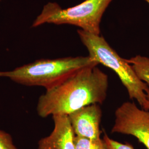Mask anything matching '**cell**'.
Returning a JSON list of instances; mask_svg holds the SVG:
<instances>
[{"instance_id": "obj_7", "label": "cell", "mask_w": 149, "mask_h": 149, "mask_svg": "<svg viewBox=\"0 0 149 149\" xmlns=\"http://www.w3.org/2000/svg\"><path fill=\"white\" fill-rule=\"evenodd\" d=\"M53 119V130L38 141V149H76L75 135L68 116H54Z\"/></svg>"}, {"instance_id": "obj_11", "label": "cell", "mask_w": 149, "mask_h": 149, "mask_svg": "<svg viewBox=\"0 0 149 149\" xmlns=\"http://www.w3.org/2000/svg\"><path fill=\"white\" fill-rule=\"evenodd\" d=\"M103 139L107 144L109 149H134L130 144L120 143L110 138L107 134H104Z\"/></svg>"}, {"instance_id": "obj_2", "label": "cell", "mask_w": 149, "mask_h": 149, "mask_svg": "<svg viewBox=\"0 0 149 149\" xmlns=\"http://www.w3.org/2000/svg\"><path fill=\"white\" fill-rule=\"evenodd\" d=\"M98 64L89 56L40 59L11 71H3L2 77L22 85L41 86L47 90L58 85L77 71Z\"/></svg>"}, {"instance_id": "obj_5", "label": "cell", "mask_w": 149, "mask_h": 149, "mask_svg": "<svg viewBox=\"0 0 149 149\" xmlns=\"http://www.w3.org/2000/svg\"><path fill=\"white\" fill-rule=\"evenodd\" d=\"M113 133L135 136L149 149V112L139 108L135 103L127 102L115 112Z\"/></svg>"}, {"instance_id": "obj_4", "label": "cell", "mask_w": 149, "mask_h": 149, "mask_svg": "<svg viewBox=\"0 0 149 149\" xmlns=\"http://www.w3.org/2000/svg\"><path fill=\"white\" fill-rule=\"evenodd\" d=\"M113 0H85L77 5L63 8L55 2L44 6L32 27L45 23L71 24L80 27L86 32L100 35L102 18Z\"/></svg>"}, {"instance_id": "obj_15", "label": "cell", "mask_w": 149, "mask_h": 149, "mask_svg": "<svg viewBox=\"0 0 149 149\" xmlns=\"http://www.w3.org/2000/svg\"><path fill=\"white\" fill-rule=\"evenodd\" d=\"M1 1V0H0V1Z\"/></svg>"}, {"instance_id": "obj_9", "label": "cell", "mask_w": 149, "mask_h": 149, "mask_svg": "<svg viewBox=\"0 0 149 149\" xmlns=\"http://www.w3.org/2000/svg\"><path fill=\"white\" fill-rule=\"evenodd\" d=\"M74 143L76 149H109L105 141H94L90 139L75 136Z\"/></svg>"}, {"instance_id": "obj_8", "label": "cell", "mask_w": 149, "mask_h": 149, "mask_svg": "<svg viewBox=\"0 0 149 149\" xmlns=\"http://www.w3.org/2000/svg\"><path fill=\"white\" fill-rule=\"evenodd\" d=\"M139 79L145 82L149 88V58L136 55L127 59Z\"/></svg>"}, {"instance_id": "obj_6", "label": "cell", "mask_w": 149, "mask_h": 149, "mask_svg": "<svg viewBox=\"0 0 149 149\" xmlns=\"http://www.w3.org/2000/svg\"><path fill=\"white\" fill-rule=\"evenodd\" d=\"M102 116L98 104L84 107L68 116L75 136L101 141L100 123Z\"/></svg>"}, {"instance_id": "obj_1", "label": "cell", "mask_w": 149, "mask_h": 149, "mask_svg": "<svg viewBox=\"0 0 149 149\" xmlns=\"http://www.w3.org/2000/svg\"><path fill=\"white\" fill-rule=\"evenodd\" d=\"M97 66L79 70L47 90L38 101V116H69L84 107L102 104L107 95L108 77Z\"/></svg>"}, {"instance_id": "obj_12", "label": "cell", "mask_w": 149, "mask_h": 149, "mask_svg": "<svg viewBox=\"0 0 149 149\" xmlns=\"http://www.w3.org/2000/svg\"><path fill=\"white\" fill-rule=\"evenodd\" d=\"M146 95H147V99H148V111H149V88L146 91Z\"/></svg>"}, {"instance_id": "obj_3", "label": "cell", "mask_w": 149, "mask_h": 149, "mask_svg": "<svg viewBox=\"0 0 149 149\" xmlns=\"http://www.w3.org/2000/svg\"><path fill=\"white\" fill-rule=\"evenodd\" d=\"M77 33L91 58L113 70L126 88L129 98L136 100L143 109L148 111L146 91L149 87L139 79L127 59L121 58L105 39L100 35L82 29L79 30Z\"/></svg>"}, {"instance_id": "obj_10", "label": "cell", "mask_w": 149, "mask_h": 149, "mask_svg": "<svg viewBox=\"0 0 149 149\" xmlns=\"http://www.w3.org/2000/svg\"><path fill=\"white\" fill-rule=\"evenodd\" d=\"M0 149H18L10 134L0 129Z\"/></svg>"}, {"instance_id": "obj_13", "label": "cell", "mask_w": 149, "mask_h": 149, "mask_svg": "<svg viewBox=\"0 0 149 149\" xmlns=\"http://www.w3.org/2000/svg\"><path fill=\"white\" fill-rule=\"evenodd\" d=\"M2 74H3V71H0V77H2Z\"/></svg>"}, {"instance_id": "obj_14", "label": "cell", "mask_w": 149, "mask_h": 149, "mask_svg": "<svg viewBox=\"0 0 149 149\" xmlns=\"http://www.w3.org/2000/svg\"><path fill=\"white\" fill-rule=\"evenodd\" d=\"M145 1H146V2H148V3H149V0H145Z\"/></svg>"}]
</instances>
